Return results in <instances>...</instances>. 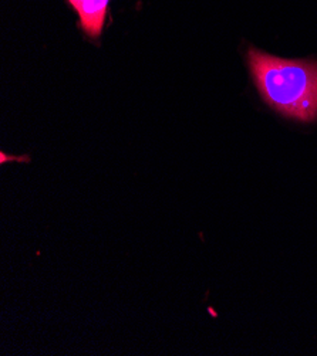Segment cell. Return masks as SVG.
<instances>
[{
	"instance_id": "cell-1",
	"label": "cell",
	"mask_w": 317,
	"mask_h": 356,
	"mask_svg": "<svg viewBox=\"0 0 317 356\" xmlns=\"http://www.w3.org/2000/svg\"><path fill=\"white\" fill-rule=\"evenodd\" d=\"M248 64L270 108L302 122L317 120V60H285L251 47Z\"/></svg>"
},
{
	"instance_id": "cell-2",
	"label": "cell",
	"mask_w": 317,
	"mask_h": 356,
	"mask_svg": "<svg viewBox=\"0 0 317 356\" xmlns=\"http://www.w3.org/2000/svg\"><path fill=\"white\" fill-rule=\"evenodd\" d=\"M68 3L77 12L84 33L93 39L100 38L107 17L109 0H68Z\"/></svg>"
}]
</instances>
